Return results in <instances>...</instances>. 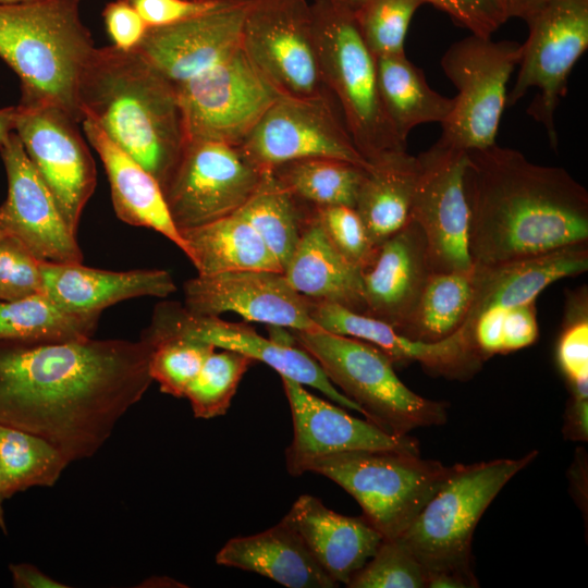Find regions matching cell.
<instances>
[{"mask_svg": "<svg viewBox=\"0 0 588 588\" xmlns=\"http://www.w3.org/2000/svg\"><path fill=\"white\" fill-rule=\"evenodd\" d=\"M213 351L212 345L192 339L159 341L151 345L150 377L159 383L161 392L184 397L187 387Z\"/></svg>", "mask_w": 588, "mask_h": 588, "instance_id": "f35d334b", "label": "cell"}, {"mask_svg": "<svg viewBox=\"0 0 588 588\" xmlns=\"http://www.w3.org/2000/svg\"><path fill=\"white\" fill-rule=\"evenodd\" d=\"M262 172L235 146L188 140L161 187L174 225L181 231L235 213Z\"/></svg>", "mask_w": 588, "mask_h": 588, "instance_id": "5bb4252c", "label": "cell"}, {"mask_svg": "<svg viewBox=\"0 0 588 588\" xmlns=\"http://www.w3.org/2000/svg\"><path fill=\"white\" fill-rule=\"evenodd\" d=\"M498 1H499L500 5H501V8H502V0H498ZM502 10H503V9H502ZM503 13H504V12H503ZM505 19H506V17H505Z\"/></svg>", "mask_w": 588, "mask_h": 588, "instance_id": "11a10c76", "label": "cell"}, {"mask_svg": "<svg viewBox=\"0 0 588 588\" xmlns=\"http://www.w3.org/2000/svg\"><path fill=\"white\" fill-rule=\"evenodd\" d=\"M99 317L66 310L44 293L0 301V341L83 340L93 336Z\"/></svg>", "mask_w": 588, "mask_h": 588, "instance_id": "836d02e7", "label": "cell"}, {"mask_svg": "<svg viewBox=\"0 0 588 588\" xmlns=\"http://www.w3.org/2000/svg\"><path fill=\"white\" fill-rule=\"evenodd\" d=\"M565 437L572 440L587 441L588 436V395L574 394L567 405Z\"/></svg>", "mask_w": 588, "mask_h": 588, "instance_id": "7dc6e473", "label": "cell"}, {"mask_svg": "<svg viewBox=\"0 0 588 588\" xmlns=\"http://www.w3.org/2000/svg\"><path fill=\"white\" fill-rule=\"evenodd\" d=\"M216 563L257 573L289 588H333L305 542L282 519L261 532L230 539Z\"/></svg>", "mask_w": 588, "mask_h": 588, "instance_id": "4316f807", "label": "cell"}, {"mask_svg": "<svg viewBox=\"0 0 588 588\" xmlns=\"http://www.w3.org/2000/svg\"><path fill=\"white\" fill-rule=\"evenodd\" d=\"M2 234H3V233H2V232H0V236H1Z\"/></svg>", "mask_w": 588, "mask_h": 588, "instance_id": "9f6ffc18", "label": "cell"}, {"mask_svg": "<svg viewBox=\"0 0 588 588\" xmlns=\"http://www.w3.org/2000/svg\"><path fill=\"white\" fill-rule=\"evenodd\" d=\"M149 27L176 24L245 0H127Z\"/></svg>", "mask_w": 588, "mask_h": 588, "instance_id": "f6af8a7d", "label": "cell"}, {"mask_svg": "<svg viewBox=\"0 0 588 588\" xmlns=\"http://www.w3.org/2000/svg\"><path fill=\"white\" fill-rule=\"evenodd\" d=\"M309 315L322 330L366 341L393 364L418 362L436 376L464 380L483 363L460 330L444 340L424 342L401 334L384 321L335 304L309 301Z\"/></svg>", "mask_w": 588, "mask_h": 588, "instance_id": "7402d4cb", "label": "cell"}, {"mask_svg": "<svg viewBox=\"0 0 588 588\" xmlns=\"http://www.w3.org/2000/svg\"><path fill=\"white\" fill-rule=\"evenodd\" d=\"M39 0H0V4H19V3H27V2H35Z\"/></svg>", "mask_w": 588, "mask_h": 588, "instance_id": "db71d44e", "label": "cell"}, {"mask_svg": "<svg viewBox=\"0 0 588 588\" xmlns=\"http://www.w3.org/2000/svg\"><path fill=\"white\" fill-rule=\"evenodd\" d=\"M186 138L240 146L280 95L255 70L242 48L175 86Z\"/></svg>", "mask_w": 588, "mask_h": 588, "instance_id": "4fadbf2b", "label": "cell"}, {"mask_svg": "<svg viewBox=\"0 0 588 588\" xmlns=\"http://www.w3.org/2000/svg\"><path fill=\"white\" fill-rule=\"evenodd\" d=\"M41 261L12 236H0V301L42 293Z\"/></svg>", "mask_w": 588, "mask_h": 588, "instance_id": "7bdbcfd3", "label": "cell"}, {"mask_svg": "<svg viewBox=\"0 0 588 588\" xmlns=\"http://www.w3.org/2000/svg\"><path fill=\"white\" fill-rule=\"evenodd\" d=\"M377 85L383 111L399 138L407 144L411 131L424 123H442L454 100L432 89L421 69L405 56L376 59Z\"/></svg>", "mask_w": 588, "mask_h": 588, "instance_id": "4dcf8cb0", "label": "cell"}, {"mask_svg": "<svg viewBox=\"0 0 588 588\" xmlns=\"http://www.w3.org/2000/svg\"><path fill=\"white\" fill-rule=\"evenodd\" d=\"M183 252L200 275L283 268L255 229L238 213L180 231Z\"/></svg>", "mask_w": 588, "mask_h": 588, "instance_id": "f546056e", "label": "cell"}, {"mask_svg": "<svg viewBox=\"0 0 588 588\" xmlns=\"http://www.w3.org/2000/svg\"><path fill=\"white\" fill-rule=\"evenodd\" d=\"M142 341H0V425L56 445L70 463L93 456L146 393Z\"/></svg>", "mask_w": 588, "mask_h": 588, "instance_id": "6da1fadb", "label": "cell"}, {"mask_svg": "<svg viewBox=\"0 0 588 588\" xmlns=\"http://www.w3.org/2000/svg\"><path fill=\"white\" fill-rule=\"evenodd\" d=\"M281 379L293 421V440L285 451L286 469L292 476L307 473L316 460L343 452L400 450L419 454L418 441L408 434L389 433L309 393L303 384Z\"/></svg>", "mask_w": 588, "mask_h": 588, "instance_id": "d6986e66", "label": "cell"}, {"mask_svg": "<svg viewBox=\"0 0 588 588\" xmlns=\"http://www.w3.org/2000/svg\"><path fill=\"white\" fill-rule=\"evenodd\" d=\"M283 274L298 294L311 302L364 313L360 269L330 244L313 212Z\"/></svg>", "mask_w": 588, "mask_h": 588, "instance_id": "83f0119b", "label": "cell"}, {"mask_svg": "<svg viewBox=\"0 0 588 588\" xmlns=\"http://www.w3.org/2000/svg\"><path fill=\"white\" fill-rule=\"evenodd\" d=\"M428 588L478 587L473 569H440L426 572Z\"/></svg>", "mask_w": 588, "mask_h": 588, "instance_id": "681fc988", "label": "cell"}, {"mask_svg": "<svg viewBox=\"0 0 588 588\" xmlns=\"http://www.w3.org/2000/svg\"><path fill=\"white\" fill-rule=\"evenodd\" d=\"M350 588H424L426 569L399 539H383L372 558L346 585Z\"/></svg>", "mask_w": 588, "mask_h": 588, "instance_id": "ab89813d", "label": "cell"}, {"mask_svg": "<svg viewBox=\"0 0 588 588\" xmlns=\"http://www.w3.org/2000/svg\"><path fill=\"white\" fill-rule=\"evenodd\" d=\"M419 175L411 219L421 229L431 271L469 269L466 152L437 142L417 156Z\"/></svg>", "mask_w": 588, "mask_h": 588, "instance_id": "e0dca14e", "label": "cell"}, {"mask_svg": "<svg viewBox=\"0 0 588 588\" xmlns=\"http://www.w3.org/2000/svg\"><path fill=\"white\" fill-rule=\"evenodd\" d=\"M16 107L14 132L64 221L76 233L97 181L95 161L79 132V122L52 103Z\"/></svg>", "mask_w": 588, "mask_h": 588, "instance_id": "2e32d148", "label": "cell"}, {"mask_svg": "<svg viewBox=\"0 0 588 588\" xmlns=\"http://www.w3.org/2000/svg\"><path fill=\"white\" fill-rule=\"evenodd\" d=\"M237 148L260 171L314 157L369 166L328 89L313 96H280Z\"/></svg>", "mask_w": 588, "mask_h": 588, "instance_id": "8fae6325", "label": "cell"}, {"mask_svg": "<svg viewBox=\"0 0 588 588\" xmlns=\"http://www.w3.org/2000/svg\"><path fill=\"white\" fill-rule=\"evenodd\" d=\"M249 0L176 24L148 27L134 48L173 85L179 86L242 48Z\"/></svg>", "mask_w": 588, "mask_h": 588, "instance_id": "44dd1931", "label": "cell"}, {"mask_svg": "<svg viewBox=\"0 0 588 588\" xmlns=\"http://www.w3.org/2000/svg\"><path fill=\"white\" fill-rule=\"evenodd\" d=\"M526 23L528 37L522 45L506 108L536 88L527 113L543 125L550 146L556 149L555 112L566 95L573 68L588 48V0H549Z\"/></svg>", "mask_w": 588, "mask_h": 588, "instance_id": "30bf717a", "label": "cell"}, {"mask_svg": "<svg viewBox=\"0 0 588 588\" xmlns=\"http://www.w3.org/2000/svg\"><path fill=\"white\" fill-rule=\"evenodd\" d=\"M255 363L234 351H213L185 391L184 397L188 399L194 416L210 419L224 415L240 381Z\"/></svg>", "mask_w": 588, "mask_h": 588, "instance_id": "8d00e7d4", "label": "cell"}, {"mask_svg": "<svg viewBox=\"0 0 588 588\" xmlns=\"http://www.w3.org/2000/svg\"><path fill=\"white\" fill-rule=\"evenodd\" d=\"M17 107L0 108V145L14 132Z\"/></svg>", "mask_w": 588, "mask_h": 588, "instance_id": "816d5d0a", "label": "cell"}, {"mask_svg": "<svg viewBox=\"0 0 588 588\" xmlns=\"http://www.w3.org/2000/svg\"><path fill=\"white\" fill-rule=\"evenodd\" d=\"M476 282V265L469 269L431 272L416 305L396 331L417 341L438 342L456 332L468 314Z\"/></svg>", "mask_w": 588, "mask_h": 588, "instance_id": "1f68e13d", "label": "cell"}, {"mask_svg": "<svg viewBox=\"0 0 588 588\" xmlns=\"http://www.w3.org/2000/svg\"><path fill=\"white\" fill-rule=\"evenodd\" d=\"M451 467L400 450H359L321 457L307 471L348 492L383 539L399 538L438 491Z\"/></svg>", "mask_w": 588, "mask_h": 588, "instance_id": "ba28073f", "label": "cell"}, {"mask_svg": "<svg viewBox=\"0 0 588 588\" xmlns=\"http://www.w3.org/2000/svg\"><path fill=\"white\" fill-rule=\"evenodd\" d=\"M431 272L425 235L411 219L376 246L368 262L360 268L363 314L400 329Z\"/></svg>", "mask_w": 588, "mask_h": 588, "instance_id": "603a6c76", "label": "cell"}, {"mask_svg": "<svg viewBox=\"0 0 588 588\" xmlns=\"http://www.w3.org/2000/svg\"><path fill=\"white\" fill-rule=\"evenodd\" d=\"M314 218L330 244L351 264L364 267L375 247L365 225L353 207H314Z\"/></svg>", "mask_w": 588, "mask_h": 588, "instance_id": "b9f144b4", "label": "cell"}, {"mask_svg": "<svg viewBox=\"0 0 588 588\" xmlns=\"http://www.w3.org/2000/svg\"><path fill=\"white\" fill-rule=\"evenodd\" d=\"M242 50L282 96L304 97L327 90L307 0H249Z\"/></svg>", "mask_w": 588, "mask_h": 588, "instance_id": "7c38bea8", "label": "cell"}, {"mask_svg": "<svg viewBox=\"0 0 588 588\" xmlns=\"http://www.w3.org/2000/svg\"><path fill=\"white\" fill-rule=\"evenodd\" d=\"M184 307L196 315L235 313L287 330L319 327L309 315V299L298 294L283 272L238 270L188 279L183 285Z\"/></svg>", "mask_w": 588, "mask_h": 588, "instance_id": "ffe728a7", "label": "cell"}, {"mask_svg": "<svg viewBox=\"0 0 588 588\" xmlns=\"http://www.w3.org/2000/svg\"><path fill=\"white\" fill-rule=\"evenodd\" d=\"M320 74L342 112L353 142L370 163L406 150L381 105L376 59L364 44L353 9L340 0L310 3Z\"/></svg>", "mask_w": 588, "mask_h": 588, "instance_id": "5b68a950", "label": "cell"}, {"mask_svg": "<svg viewBox=\"0 0 588 588\" xmlns=\"http://www.w3.org/2000/svg\"><path fill=\"white\" fill-rule=\"evenodd\" d=\"M102 17L112 45L122 50L134 49L149 27L127 0L109 2L102 11Z\"/></svg>", "mask_w": 588, "mask_h": 588, "instance_id": "bcb514c9", "label": "cell"}, {"mask_svg": "<svg viewBox=\"0 0 588 588\" xmlns=\"http://www.w3.org/2000/svg\"><path fill=\"white\" fill-rule=\"evenodd\" d=\"M473 262L495 265L588 242V192L566 170L493 145L466 152Z\"/></svg>", "mask_w": 588, "mask_h": 588, "instance_id": "7a4b0ae2", "label": "cell"}, {"mask_svg": "<svg viewBox=\"0 0 588 588\" xmlns=\"http://www.w3.org/2000/svg\"><path fill=\"white\" fill-rule=\"evenodd\" d=\"M4 497L1 489V482H0V528L3 530V532H7V524L4 518V509H3V502Z\"/></svg>", "mask_w": 588, "mask_h": 588, "instance_id": "f5cc1de1", "label": "cell"}, {"mask_svg": "<svg viewBox=\"0 0 588 588\" xmlns=\"http://www.w3.org/2000/svg\"><path fill=\"white\" fill-rule=\"evenodd\" d=\"M8 195L0 205V232L21 242L38 260L81 264L74 233L40 179L15 132L0 145Z\"/></svg>", "mask_w": 588, "mask_h": 588, "instance_id": "ac0fdd59", "label": "cell"}, {"mask_svg": "<svg viewBox=\"0 0 588 588\" xmlns=\"http://www.w3.org/2000/svg\"><path fill=\"white\" fill-rule=\"evenodd\" d=\"M421 0H365L353 9L360 37L377 58L405 53L404 42Z\"/></svg>", "mask_w": 588, "mask_h": 588, "instance_id": "74e56055", "label": "cell"}, {"mask_svg": "<svg viewBox=\"0 0 588 588\" xmlns=\"http://www.w3.org/2000/svg\"><path fill=\"white\" fill-rule=\"evenodd\" d=\"M418 175L419 160L406 150L388 152L369 163L355 209L373 247L411 220Z\"/></svg>", "mask_w": 588, "mask_h": 588, "instance_id": "f1b7e54d", "label": "cell"}, {"mask_svg": "<svg viewBox=\"0 0 588 588\" xmlns=\"http://www.w3.org/2000/svg\"><path fill=\"white\" fill-rule=\"evenodd\" d=\"M83 119L95 122L162 187L186 143L177 90L138 51L95 48L78 83Z\"/></svg>", "mask_w": 588, "mask_h": 588, "instance_id": "3957f363", "label": "cell"}, {"mask_svg": "<svg viewBox=\"0 0 588 588\" xmlns=\"http://www.w3.org/2000/svg\"><path fill=\"white\" fill-rule=\"evenodd\" d=\"M538 456L451 466L450 474L399 539L426 572L473 569L471 541L479 519L503 487Z\"/></svg>", "mask_w": 588, "mask_h": 588, "instance_id": "52a82bcc", "label": "cell"}, {"mask_svg": "<svg viewBox=\"0 0 588 588\" xmlns=\"http://www.w3.org/2000/svg\"><path fill=\"white\" fill-rule=\"evenodd\" d=\"M185 338L234 351L273 368L303 385L322 392L329 400L346 409L363 414L360 407L345 396L327 378L319 364L303 348L291 343L267 339L245 322H228L219 316H201L188 311L176 302L158 304L140 340L150 346L170 339Z\"/></svg>", "mask_w": 588, "mask_h": 588, "instance_id": "9a60e30c", "label": "cell"}, {"mask_svg": "<svg viewBox=\"0 0 588 588\" xmlns=\"http://www.w3.org/2000/svg\"><path fill=\"white\" fill-rule=\"evenodd\" d=\"M367 168L341 159L314 157L291 160L271 171L297 199L311 207L355 208Z\"/></svg>", "mask_w": 588, "mask_h": 588, "instance_id": "e575fe53", "label": "cell"}, {"mask_svg": "<svg viewBox=\"0 0 588 588\" xmlns=\"http://www.w3.org/2000/svg\"><path fill=\"white\" fill-rule=\"evenodd\" d=\"M12 583L17 588H66L69 586L53 579L38 567L21 563L10 565Z\"/></svg>", "mask_w": 588, "mask_h": 588, "instance_id": "c3c4849f", "label": "cell"}, {"mask_svg": "<svg viewBox=\"0 0 588 588\" xmlns=\"http://www.w3.org/2000/svg\"><path fill=\"white\" fill-rule=\"evenodd\" d=\"M354 9L365 0H340ZM446 13L471 34L490 37L507 20L498 0H421Z\"/></svg>", "mask_w": 588, "mask_h": 588, "instance_id": "ee69618b", "label": "cell"}, {"mask_svg": "<svg viewBox=\"0 0 588 588\" xmlns=\"http://www.w3.org/2000/svg\"><path fill=\"white\" fill-rule=\"evenodd\" d=\"M42 293L60 307L78 314L101 311L125 299L167 297L176 291L170 272L161 269L107 271L81 264L41 261Z\"/></svg>", "mask_w": 588, "mask_h": 588, "instance_id": "d4e9b609", "label": "cell"}, {"mask_svg": "<svg viewBox=\"0 0 588 588\" xmlns=\"http://www.w3.org/2000/svg\"><path fill=\"white\" fill-rule=\"evenodd\" d=\"M289 331L331 383L360 407L366 419L387 432L406 436L416 428L446 421V404L408 389L396 376L392 360L375 345L320 328Z\"/></svg>", "mask_w": 588, "mask_h": 588, "instance_id": "8992f818", "label": "cell"}, {"mask_svg": "<svg viewBox=\"0 0 588 588\" xmlns=\"http://www.w3.org/2000/svg\"><path fill=\"white\" fill-rule=\"evenodd\" d=\"M548 1L549 0H502V9L506 20L517 17L526 22Z\"/></svg>", "mask_w": 588, "mask_h": 588, "instance_id": "f907efd6", "label": "cell"}, {"mask_svg": "<svg viewBox=\"0 0 588 588\" xmlns=\"http://www.w3.org/2000/svg\"><path fill=\"white\" fill-rule=\"evenodd\" d=\"M79 1L0 4V59L20 79L19 106L52 103L81 123L79 77L96 47Z\"/></svg>", "mask_w": 588, "mask_h": 588, "instance_id": "277c9868", "label": "cell"}, {"mask_svg": "<svg viewBox=\"0 0 588 588\" xmlns=\"http://www.w3.org/2000/svg\"><path fill=\"white\" fill-rule=\"evenodd\" d=\"M70 464L51 442L0 425V482L4 499L33 487H52Z\"/></svg>", "mask_w": 588, "mask_h": 588, "instance_id": "d590c367", "label": "cell"}, {"mask_svg": "<svg viewBox=\"0 0 588 588\" xmlns=\"http://www.w3.org/2000/svg\"><path fill=\"white\" fill-rule=\"evenodd\" d=\"M339 585L351 580L376 553L382 535L362 515L345 516L316 497L303 494L282 518Z\"/></svg>", "mask_w": 588, "mask_h": 588, "instance_id": "cb8c5ba5", "label": "cell"}, {"mask_svg": "<svg viewBox=\"0 0 588 588\" xmlns=\"http://www.w3.org/2000/svg\"><path fill=\"white\" fill-rule=\"evenodd\" d=\"M564 327L556 347L559 366L569 389H588V295L587 289L571 293Z\"/></svg>", "mask_w": 588, "mask_h": 588, "instance_id": "60d3db41", "label": "cell"}, {"mask_svg": "<svg viewBox=\"0 0 588 588\" xmlns=\"http://www.w3.org/2000/svg\"><path fill=\"white\" fill-rule=\"evenodd\" d=\"M311 212L313 207L297 199L271 170L262 172L257 187L236 211L260 235L282 268L296 248Z\"/></svg>", "mask_w": 588, "mask_h": 588, "instance_id": "d6a6232c", "label": "cell"}, {"mask_svg": "<svg viewBox=\"0 0 588 588\" xmlns=\"http://www.w3.org/2000/svg\"><path fill=\"white\" fill-rule=\"evenodd\" d=\"M81 123L86 139L105 167L117 217L130 225L157 231L183 252L184 242L170 217L158 181L90 119L84 118Z\"/></svg>", "mask_w": 588, "mask_h": 588, "instance_id": "484cf974", "label": "cell"}, {"mask_svg": "<svg viewBox=\"0 0 588 588\" xmlns=\"http://www.w3.org/2000/svg\"><path fill=\"white\" fill-rule=\"evenodd\" d=\"M522 45L494 41L471 34L453 42L441 59V68L457 89L454 105L441 123L439 143L465 152L495 145L507 83L518 65Z\"/></svg>", "mask_w": 588, "mask_h": 588, "instance_id": "9c48e42d", "label": "cell"}]
</instances>
